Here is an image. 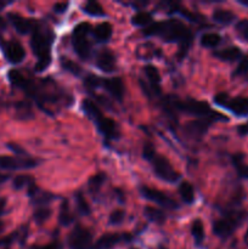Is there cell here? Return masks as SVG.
<instances>
[{"label":"cell","mask_w":248,"mask_h":249,"mask_svg":"<svg viewBox=\"0 0 248 249\" xmlns=\"http://www.w3.org/2000/svg\"><path fill=\"white\" fill-rule=\"evenodd\" d=\"M145 36H158L167 43H175L179 45V57H185L194 40L191 29L180 19H167L162 22H153L142 31Z\"/></svg>","instance_id":"1"},{"label":"cell","mask_w":248,"mask_h":249,"mask_svg":"<svg viewBox=\"0 0 248 249\" xmlns=\"http://www.w3.org/2000/svg\"><path fill=\"white\" fill-rule=\"evenodd\" d=\"M53 43V33L50 29H43L35 27L32 32L31 48L34 55L38 57V62L35 63V71L38 73L44 72L51 65V46Z\"/></svg>","instance_id":"2"},{"label":"cell","mask_w":248,"mask_h":249,"mask_svg":"<svg viewBox=\"0 0 248 249\" xmlns=\"http://www.w3.org/2000/svg\"><path fill=\"white\" fill-rule=\"evenodd\" d=\"M82 109L96 125L99 133L104 136L106 140H117L119 139L121 131H119L118 124L113 119L105 117L99 107L89 99H84L82 101Z\"/></svg>","instance_id":"3"},{"label":"cell","mask_w":248,"mask_h":249,"mask_svg":"<svg viewBox=\"0 0 248 249\" xmlns=\"http://www.w3.org/2000/svg\"><path fill=\"white\" fill-rule=\"evenodd\" d=\"M173 109L177 111H181L184 113L191 114L195 117H201V118H212L214 122L215 121H223L228 122V118L223 114L214 112L211 108L206 101H198V100L194 99H186V100H172L170 102Z\"/></svg>","instance_id":"4"},{"label":"cell","mask_w":248,"mask_h":249,"mask_svg":"<svg viewBox=\"0 0 248 249\" xmlns=\"http://www.w3.org/2000/svg\"><path fill=\"white\" fill-rule=\"evenodd\" d=\"M91 32L92 28L88 22H82L73 28L72 45L82 60H89L91 56V44L89 41V34Z\"/></svg>","instance_id":"5"},{"label":"cell","mask_w":248,"mask_h":249,"mask_svg":"<svg viewBox=\"0 0 248 249\" xmlns=\"http://www.w3.org/2000/svg\"><path fill=\"white\" fill-rule=\"evenodd\" d=\"M146 160L152 164L155 174L157 175L160 180H163V181L169 182V184H174V182L179 181V180L181 179V175L174 169L172 163H170L164 156H160L158 155L157 152H155Z\"/></svg>","instance_id":"6"},{"label":"cell","mask_w":248,"mask_h":249,"mask_svg":"<svg viewBox=\"0 0 248 249\" xmlns=\"http://www.w3.org/2000/svg\"><path fill=\"white\" fill-rule=\"evenodd\" d=\"M214 102L218 106L229 109L237 117L248 116V97H233L230 99L226 92H219L214 96Z\"/></svg>","instance_id":"7"},{"label":"cell","mask_w":248,"mask_h":249,"mask_svg":"<svg viewBox=\"0 0 248 249\" xmlns=\"http://www.w3.org/2000/svg\"><path fill=\"white\" fill-rule=\"evenodd\" d=\"M243 219V214L240 212H232L226 214L224 218L218 219L213 225V232L220 238H228L232 235Z\"/></svg>","instance_id":"8"},{"label":"cell","mask_w":248,"mask_h":249,"mask_svg":"<svg viewBox=\"0 0 248 249\" xmlns=\"http://www.w3.org/2000/svg\"><path fill=\"white\" fill-rule=\"evenodd\" d=\"M140 194L147 201L153 202V203H157L158 206L163 207V208L167 209H177L179 208L177 202L173 198H170L168 195H165L164 192L159 191V190L152 189V187L148 186H141L140 187Z\"/></svg>","instance_id":"9"},{"label":"cell","mask_w":248,"mask_h":249,"mask_svg":"<svg viewBox=\"0 0 248 249\" xmlns=\"http://www.w3.org/2000/svg\"><path fill=\"white\" fill-rule=\"evenodd\" d=\"M68 247L71 249H91L92 235L88 229L75 226L68 236Z\"/></svg>","instance_id":"10"},{"label":"cell","mask_w":248,"mask_h":249,"mask_svg":"<svg viewBox=\"0 0 248 249\" xmlns=\"http://www.w3.org/2000/svg\"><path fill=\"white\" fill-rule=\"evenodd\" d=\"M36 165H38V162L32 160V158L0 156V168L5 170L33 169V168H35Z\"/></svg>","instance_id":"11"},{"label":"cell","mask_w":248,"mask_h":249,"mask_svg":"<svg viewBox=\"0 0 248 249\" xmlns=\"http://www.w3.org/2000/svg\"><path fill=\"white\" fill-rule=\"evenodd\" d=\"M131 238H133V236L130 233H105L92 245L91 249H112L116 247V246H118L119 243L129 242V241H131Z\"/></svg>","instance_id":"12"},{"label":"cell","mask_w":248,"mask_h":249,"mask_svg":"<svg viewBox=\"0 0 248 249\" xmlns=\"http://www.w3.org/2000/svg\"><path fill=\"white\" fill-rule=\"evenodd\" d=\"M212 118H201L196 119V121L187 122L184 126V131L189 138L192 139H199L203 136L208 130L211 123H213Z\"/></svg>","instance_id":"13"},{"label":"cell","mask_w":248,"mask_h":249,"mask_svg":"<svg viewBox=\"0 0 248 249\" xmlns=\"http://www.w3.org/2000/svg\"><path fill=\"white\" fill-rule=\"evenodd\" d=\"M4 55L6 60L12 65H18L26 57V50L21 43L16 40L7 41L4 44Z\"/></svg>","instance_id":"14"},{"label":"cell","mask_w":248,"mask_h":249,"mask_svg":"<svg viewBox=\"0 0 248 249\" xmlns=\"http://www.w3.org/2000/svg\"><path fill=\"white\" fill-rule=\"evenodd\" d=\"M101 87L118 102H122L124 96V83L119 77L101 78Z\"/></svg>","instance_id":"15"},{"label":"cell","mask_w":248,"mask_h":249,"mask_svg":"<svg viewBox=\"0 0 248 249\" xmlns=\"http://www.w3.org/2000/svg\"><path fill=\"white\" fill-rule=\"evenodd\" d=\"M7 18L10 19L11 24L14 26V28L16 29L17 33L19 34H28L31 32H33L35 29L36 23L33 19L26 18V17L21 16L18 14H14V12H10L7 15Z\"/></svg>","instance_id":"16"},{"label":"cell","mask_w":248,"mask_h":249,"mask_svg":"<svg viewBox=\"0 0 248 249\" xmlns=\"http://www.w3.org/2000/svg\"><path fill=\"white\" fill-rule=\"evenodd\" d=\"M116 56L108 49H102L96 55V66L102 72H113L116 70Z\"/></svg>","instance_id":"17"},{"label":"cell","mask_w":248,"mask_h":249,"mask_svg":"<svg viewBox=\"0 0 248 249\" xmlns=\"http://www.w3.org/2000/svg\"><path fill=\"white\" fill-rule=\"evenodd\" d=\"M113 33V27L109 22H102L92 29V36L97 43H107Z\"/></svg>","instance_id":"18"},{"label":"cell","mask_w":248,"mask_h":249,"mask_svg":"<svg viewBox=\"0 0 248 249\" xmlns=\"http://www.w3.org/2000/svg\"><path fill=\"white\" fill-rule=\"evenodd\" d=\"M214 56H215L216 58H219L220 61L233 62V61L238 60V58L242 56V53H241V50L237 46H229V48L214 51Z\"/></svg>","instance_id":"19"},{"label":"cell","mask_w":248,"mask_h":249,"mask_svg":"<svg viewBox=\"0 0 248 249\" xmlns=\"http://www.w3.org/2000/svg\"><path fill=\"white\" fill-rule=\"evenodd\" d=\"M145 74L150 82L153 94H160V74L157 68L152 65L145 66Z\"/></svg>","instance_id":"20"},{"label":"cell","mask_w":248,"mask_h":249,"mask_svg":"<svg viewBox=\"0 0 248 249\" xmlns=\"http://www.w3.org/2000/svg\"><path fill=\"white\" fill-rule=\"evenodd\" d=\"M212 19L216 23L223 24V26H229L236 19V15L231 12L230 10L215 9L213 11V15H212Z\"/></svg>","instance_id":"21"},{"label":"cell","mask_w":248,"mask_h":249,"mask_svg":"<svg viewBox=\"0 0 248 249\" xmlns=\"http://www.w3.org/2000/svg\"><path fill=\"white\" fill-rule=\"evenodd\" d=\"M179 195L185 204H192L195 202L194 186L189 181H181L179 184Z\"/></svg>","instance_id":"22"},{"label":"cell","mask_w":248,"mask_h":249,"mask_svg":"<svg viewBox=\"0 0 248 249\" xmlns=\"http://www.w3.org/2000/svg\"><path fill=\"white\" fill-rule=\"evenodd\" d=\"M74 221V216H73L72 212L70 209V204L67 201H63L61 204L60 214H58V223L62 226H68Z\"/></svg>","instance_id":"23"},{"label":"cell","mask_w":248,"mask_h":249,"mask_svg":"<svg viewBox=\"0 0 248 249\" xmlns=\"http://www.w3.org/2000/svg\"><path fill=\"white\" fill-rule=\"evenodd\" d=\"M143 214H145L146 218L150 221H153V223L157 224H164L165 219H167V215L164 214V212L159 211L157 208H153V207H145L143 209Z\"/></svg>","instance_id":"24"},{"label":"cell","mask_w":248,"mask_h":249,"mask_svg":"<svg viewBox=\"0 0 248 249\" xmlns=\"http://www.w3.org/2000/svg\"><path fill=\"white\" fill-rule=\"evenodd\" d=\"M152 15L146 11H139L138 14L131 17V23L136 27H142V28H146L150 24H152Z\"/></svg>","instance_id":"25"},{"label":"cell","mask_w":248,"mask_h":249,"mask_svg":"<svg viewBox=\"0 0 248 249\" xmlns=\"http://www.w3.org/2000/svg\"><path fill=\"white\" fill-rule=\"evenodd\" d=\"M191 235L194 237L195 243L197 246H201L204 241V226L202 220L196 219V220L192 221L191 225Z\"/></svg>","instance_id":"26"},{"label":"cell","mask_w":248,"mask_h":249,"mask_svg":"<svg viewBox=\"0 0 248 249\" xmlns=\"http://www.w3.org/2000/svg\"><path fill=\"white\" fill-rule=\"evenodd\" d=\"M83 11L91 17H105L106 16V12H105L104 7H102L97 1H88L87 4L83 6Z\"/></svg>","instance_id":"27"},{"label":"cell","mask_w":248,"mask_h":249,"mask_svg":"<svg viewBox=\"0 0 248 249\" xmlns=\"http://www.w3.org/2000/svg\"><path fill=\"white\" fill-rule=\"evenodd\" d=\"M105 181H106V174H104V173H97V174L92 175L88 181V187H89L90 192L97 194Z\"/></svg>","instance_id":"28"},{"label":"cell","mask_w":248,"mask_h":249,"mask_svg":"<svg viewBox=\"0 0 248 249\" xmlns=\"http://www.w3.org/2000/svg\"><path fill=\"white\" fill-rule=\"evenodd\" d=\"M221 43V36L218 33H204L201 36V45L203 48L214 49Z\"/></svg>","instance_id":"29"},{"label":"cell","mask_w":248,"mask_h":249,"mask_svg":"<svg viewBox=\"0 0 248 249\" xmlns=\"http://www.w3.org/2000/svg\"><path fill=\"white\" fill-rule=\"evenodd\" d=\"M34 184V178L31 175H17L12 181V186L15 190H22V189H31Z\"/></svg>","instance_id":"30"},{"label":"cell","mask_w":248,"mask_h":249,"mask_svg":"<svg viewBox=\"0 0 248 249\" xmlns=\"http://www.w3.org/2000/svg\"><path fill=\"white\" fill-rule=\"evenodd\" d=\"M60 63H61V67H62L65 71H67L68 73H71V74L77 75V77L82 74V68H80V66L77 65L74 61L70 60V58L67 57H61Z\"/></svg>","instance_id":"31"},{"label":"cell","mask_w":248,"mask_h":249,"mask_svg":"<svg viewBox=\"0 0 248 249\" xmlns=\"http://www.w3.org/2000/svg\"><path fill=\"white\" fill-rule=\"evenodd\" d=\"M51 216V209L49 207H38L34 212V220L38 225H41V224L45 223L46 220H49Z\"/></svg>","instance_id":"32"},{"label":"cell","mask_w":248,"mask_h":249,"mask_svg":"<svg viewBox=\"0 0 248 249\" xmlns=\"http://www.w3.org/2000/svg\"><path fill=\"white\" fill-rule=\"evenodd\" d=\"M233 165H235L236 170L240 174L241 178H245V179H248V165L245 164L243 162V156L242 155H235L232 157Z\"/></svg>","instance_id":"33"},{"label":"cell","mask_w":248,"mask_h":249,"mask_svg":"<svg viewBox=\"0 0 248 249\" xmlns=\"http://www.w3.org/2000/svg\"><path fill=\"white\" fill-rule=\"evenodd\" d=\"M75 206H77V211L78 213L80 214V215H89L90 214V207L89 204H88V202L85 201L84 196H83L80 192H78L77 195H75Z\"/></svg>","instance_id":"34"},{"label":"cell","mask_w":248,"mask_h":249,"mask_svg":"<svg viewBox=\"0 0 248 249\" xmlns=\"http://www.w3.org/2000/svg\"><path fill=\"white\" fill-rule=\"evenodd\" d=\"M236 32L242 40L248 43V19H241L236 24Z\"/></svg>","instance_id":"35"},{"label":"cell","mask_w":248,"mask_h":249,"mask_svg":"<svg viewBox=\"0 0 248 249\" xmlns=\"http://www.w3.org/2000/svg\"><path fill=\"white\" fill-rule=\"evenodd\" d=\"M124 218H125V212L121 211V209H117V211L112 212L108 221L111 225H121L124 221Z\"/></svg>","instance_id":"36"},{"label":"cell","mask_w":248,"mask_h":249,"mask_svg":"<svg viewBox=\"0 0 248 249\" xmlns=\"http://www.w3.org/2000/svg\"><path fill=\"white\" fill-rule=\"evenodd\" d=\"M84 85L88 89H96L101 87V78L94 74H88L84 79Z\"/></svg>","instance_id":"37"},{"label":"cell","mask_w":248,"mask_h":249,"mask_svg":"<svg viewBox=\"0 0 248 249\" xmlns=\"http://www.w3.org/2000/svg\"><path fill=\"white\" fill-rule=\"evenodd\" d=\"M233 75H246V77H248V53L240 61L237 68L233 72Z\"/></svg>","instance_id":"38"},{"label":"cell","mask_w":248,"mask_h":249,"mask_svg":"<svg viewBox=\"0 0 248 249\" xmlns=\"http://www.w3.org/2000/svg\"><path fill=\"white\" fill-rule=\"evenodd\" d=\"M68 5H70L68 2H56V4L53 5V11H55L56 14H65L68 9Z\"/></svg>","instance_id":"39"},{"label":"cell","mask_w":248,"mask_h":249,"mask_svg":"<svg viewBox=\"0 0 248 249\" xmlns=\"http://www.w3.org/2000/svg\"><path fill=\"white\" fill-rule=\"evenodd\" d=\"M237 131H238V134H240L241 136L248 135V122L246 124H242V125L238 126Z\"/></svg>","instance_id":"40"},{"label":"cell","mask_w":248,"mask_h":249,"mask_svg":"<svg viewBox=\"0 0 248 249\" xmlns=\"http://www.w3.org/2000/svg\"><path fill=\"white\" fill-rule=\"evenodd\" d=\"M36 249H61V245L58 242H53L50 245L43 246V247H39Z\"/></svg>","instance_id":"41"},{"label":"cell","mask_w":248,"mask_h":249,"mask_svg":"<svg viewBox=\"0 0 248 249\" xmlns=\"http://www.w3.org/2000/svg\"><path fill=\"white\" fill-rule=\"evenodd\" d=\"M9 147L11 148V150L14 151V152H16V153H24V151L22 150L21 147H18V146H16V145H12V143H10Z\"/></svg>","instance_id":"42"},{"label":"cell","mask_w":248,"mask_h":249,"mask_svg":"<svg viewBox=\"0 0 248 249\" xmlns=\"http://www.w3.org/2000/svg\"><path fill=\"white\" fill-rule=\"evenodd\" d=\"M5 207H6V199L0 198V215L5 212Z\"/></svg>","instance_id":"43"},{"label":"cell","mask_w":248,"mask_h":249,"mask_svg":"<svg viewBox=\"0 0 248 249\" xmlns=\"http://www.w3.org/2000/svg\"><path fill=\"white\" fill-rule=\"evenodd\" d=\"M5 29H6V22H5V19L2 18V17H0V34H1Z\"/></svg>","instance_id":"44"},{"label":"cell","mask_w":248,"mask_h":249,"mask_svg":"<svg viewBox=\"0 0 248 249\" xmlns=\"http://www.w3.org/2000/svg\"><path fill=\"white\" fill-rule=\"evenodd\" d=\"M10 2H6V1H0V11H1L2 9H4V7H6L7 5H9Z\"/></svg>","instance_id":"45"},{"label":"cell","mask_w":248,"mask_h":249,"mask_svg":"<svg viewBox=\"0 0 248 249\" xmlns=\"http://www.w3.org/2000/svg\"><path fill=\"white\" fill-rule=\"evenodd\" d=\"M238 2H240L241 5H243V6L248 7V0H238Z\"/></svg>","instance_id":"46"},{"label":"cell","mask_w":248,"mask_h":249,"mask_svg":"<svg viewBox=\"0 0 248 249\" xmlns=\"http://www.w3.org/2000/svg\"><path fill=\"white\" fill-rule=\"evenodd\" d=\"M6 180H7V177H6V175L0 174V184H1V182H4V181H6Z\"/></svg>","instance_id":"47"},{"label":"cell","mask_w":248,"mask_h":249,"mask_svg":"<svg viewBox=\"0 0 248 249\" xmlns=\"http://www.w3.org/2000/svg\"><path fill=\"white\" fill-rule=\"evenodd\" d=\"M4 229H5V224L2 223L1 220H0V233H1L2 231H4Z\"/></svg>","instance_id":"48"},{"label":"cell","mask_w":248,"mask_h":249,"mask_svg":"<svg viewBox=\"0 0 248 249\" xmlns=\"http://www.w3.org/2000/svg\"><path fill=\"white\" fill-rule=\"evenodd\" d=\"M158 249H167V248H164V247H159Z\"/></svg>","instance_id":"49"},{"label":"cell","mask_w":248,"mask_h":249,"mask_svg":"<svg viewBox=\"0 0 248 249\" xmlns=\"http://www.w3.org/2000/svg\"><path fill=\"white\" fill-rule=\"evenodd\" d=\"M131 249H138V248H131Z\"/></svg>","instance_id":"50"},{"label":"cell","mask_w":248,"mask_h":249,"mask_svg":"<svg viewBox=\"0 0 248 249\" xmlns=\"http://www.w3.org/2000/svg\"><path fill=\"white\" fill-rule=\"evenodd\" d=\"M247 235H248V231H247Z\"/></svg>","instance_id":"51"},{"label":"cell","mask_w":248,"mask_h":249,"mask_svg":"<svg viewBox=\"0 0 248 249\" xmlns=\"http://www.w3.org/2000/svg\"><path fill=\"white\" fill-rule=\"evenodd\" d=\"M247 79H248V77H247Z\"/></svg>","instance_id":"52"}]
</instances>
